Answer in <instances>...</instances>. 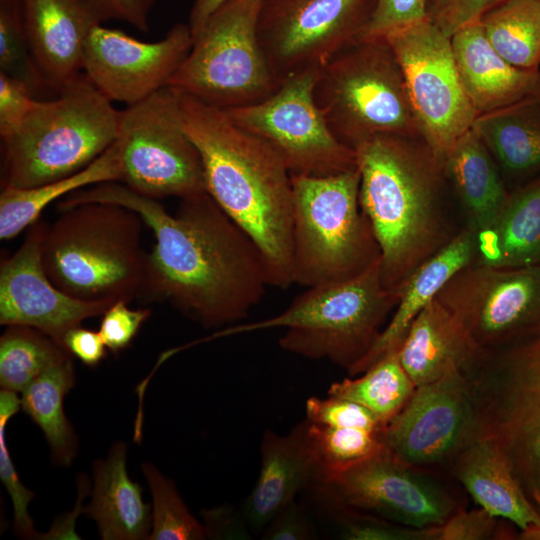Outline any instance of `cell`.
<instances>
[{
  "mask_svg": "<svg viewBox=\"0 0 540 540\" xmlns=\"http://www.w3.org/2000/svg\"><path fill=\"white\" fill-rule=\"evenodd\" d=\"M85 202L134 210L153 232L139 299L168 302L203 327L220 328L245 319L270 286L256 244L207 192L180 199L171 214L158 200L111 181L74 191L57 208Z\"/></svg>",
  "mask_w": 540,
  "mask_h": 540,
  "instance_id": "1",
  "label": "cell"
},
{
  "mask_svg": "<svg viewBox=\"0 0 540 540\" xmlns=\"http://www.w3.org/2000/svg\"><path fill=\"white\" fill-rule=\"evenodd\" d=\"M359 202L380 248V276L399 287L459 232L442 161L420 136H377L355 149ZM398 297V296H397Z\"/></svg>",
  "mask_w": 540,
  "mask_h": 540,
  "instance_id": "2",
  "label": "cell"
},
{
  "mask_svg": "<svg viewBox=\"0 0 540 540\" xmlns=\"http://www.w3.org/2000/svg\"><path fill=\"white\" fill-rule=\"evenodd\" d=\"M180 102L184 127L201 156L207 193L256 244L270 286L288 288L293 284L290 171L224 110L182 92Z\"/></svg>",
  "mask_w": 540,
  "mask_h": 540,
  "instance_id": "3",
  "label": "cell"
},
{
  "mask_svg": "<svg viewBox=\"0 0 540 540\" xmlns=\"http://www.w3.org/2000/svg\"><path fill=\"white\" fill-rule=\"evenodd\" d=\"M46 226L41 259L52 283L86 301L138 297L147 253L141 245L142 218L108 202H85L63 209Z\"/></svg>",
  "mask_w": 540,
  "mask_h": 540,
  "instance_id": "4",
  "label": "cell"
},
{
  "mask_svg": "<svg viewBox=\"0 0 540 540\" xmlns=\"http://www.w3.org/2000/svg\"><path fill=\"white\" fill-rule=\"evenodd\" d=\"M121 111L78 75L56 98L39 100L1 137L2 188H30L71 176L116 141Z\"/></svg>",
  "mask_w": 540,
  "mask_h": 540,
  "instance_id": "5",
  "label": "cell"
},
{
  "mask_svg": "<svg viewBox=\"0 0 540 540\" xmlns=\"http://www.w3.org/2000/svg\"><path fill=\"white\" fill-rule=\"evenodd\" d=\"M398 301L384 287L380 260L358 276L308 287L281 313L229 326L209 338L284 328L279 346L312 360H329L347 373L370 351Z\"/></svg>",
  "mask_w": 540,
  "mask_h": 540,
  "instance_id": "6",
  "label": "cell"
},
{
  "mask_svg": "<svg viewBox=\"0 0 540 540\" xmlns=\"http://www.w3.org/2000/svg\"><path fill=\"white\" fill-rule=\"evenodd\" d=\"M360 174L292 176V282L314 287L358 276L380 260L359 202Z\"/></svg>",
  "mask_w": 540,
  "mask_h": 540,
  "instance_id": "7",
  "label": "cell"
},
{
  "mask_svg": "<svg viewBox=\"0 0 540 540\" xmlns=\"http://www.w3.org/2000/svg\"><path fill=\"white\" fill-rule=\"evenodd\" d=\"M313 97L333 135L353 150L382 135L422 137L384 37L360 38L336 54L319 70Z\"/></svg>",
  "mask_w": 540,
  "mask_h": 540,
  "instance_id": "8",
  "label": "cell"
},
{
  "mask_svg": "<svg viewBox=\"0 0 540 540\" xmlns=\"http://www.w3.org/2000/svg\"><path fill=\"white\" fill-rule=\"evenodd\" d=\"M465 373L479 435L498 446L540 517V335L481 357Z\"/></svg>",
  "mask_w": 540,
  "mask_h": 540,
  "instance_id": "9",
  "label": "cell"
},
{
  "mask_svg": "<svg viewBox=\"0 0 540 540\" xmlns=\"http://www.w3.org/2000/svg\"><path fill=\"white\" fill-rule=\"evenodd\" d=\"M264 0H229L193 36L190 52L167 86L222 110L261 102L281 85L259 44Z\"/></svg>",
  "mask_w": 540,
  "mask_h": 540,
  "instance_id": "10",
  "label": "cell"
},
{
  "mask_svg": "<svg viewBox=\"0 0 540 540\" xmlns=\"http://www.w3.org/2000/svg\"><path fill=\"white\" fill-rule=\"evenodd\" d=\"M120 182L152 199L206 191L200 153L183 121L180 92L166 86L121 110L116 141Z\"/></svg>",
  "mask_w": 540,
  "mask_h": 540,
  "instance_id": "11",
  "label": "cell"
},
{
  "mask_svg": "<svg viewBox=\"0 0 540 540\" xmlns=\"http://www.w3.org/2000/svg\"><path fill=\"white\" fill-rule=\"evenodd\" d=\"M439 474L413 467L386 447L336 470H319L311 488L326 501L414 528L438 527L464 509Z\"/></svg>",
  "mask_w": 540,
  "mask_h": 540,
  "instance_id": "12",
  "label": "cell"
},
{
  "mask_svg": "<svg viewBox=\"0 0 540 540\" xmlns=\"http://www.w3.org/2000/svg\"><path fill=\"white\" fill-rule=\"evenodd\" d=\"M436 297L459 321L481 356L540 335V266L473 262L458 271Z\"/></svg>",
  "mask_w": 540,
  "mask_h": 540,
  "instance_id": "13",
  "label": "cell"
},
{
  "mask_svg": "<svg viewBox=\"0 0 540 540\" xmlns=\"http://www.w3.org/2000/svg\"><path fill=\"white\" fill-rule=\"evenodd\" d=\"M319 70L286 79L261 102L224 110L235 125L266 143L292 176H329L357 169L355 150L333 135L314 101Z\"/></svg>",
  "mask_w": 540,
  "mask_h": 540,
  "instance_id": "14",
  "label": "cell"
},
{
  "mask_svg": "<svg viewBox=\"0 0 540 540\" xmlns=\"http://www.w3.org/2000/svg\"><path fill=\"white\" fill-rule=\"evenodd\" d=\"M377 0H264L257 34L268 66L281 84L321 69L361 38Z\"/></svg>",
  "mask_w": 540,
  "mask_h": 540,
  "instance_id": "15",
  "label": "cell"
},
{
  "mask_svg": "<svg viewBox=\"0 0 540 540\" xmlns=\"http://www.w3.org/2000/svg\"><path fill=\"white\" fill-rule=\"evenodd\" d=\"M384 38L401 65L420 134L442 161L477 117L459 77L451 38L427 18Z\"/></svg>",
  "mask_w": 540,
  "mask_h": 540,
  "instance_id": "16",
  "label": "cell"
},
{
  "mask_svg": "<svg viewBox=\"0 0 540 540\" xmlns=\"http://www.w3.org/2000/svg\"><path fill=\"white\" fill-rule=\"evenodd\" d=\"M478 436L473 391L464 371L456 370L417 386L386 424L383 442L405 463L439 474Z\"/></svg>",
  "mask_w": 540,
  "mask_h": 540,
  "instance_id": "17",
  "label": "cell"
},
{
  "mask_svg": "<svg viewBox=\"0 0 540 540\" xmlns=\"http://www.w3.org/2000/svg\"><path fill=\"white\" fill-rule=\"evenodd\" d=\"M192 44L191 29L184 23L175 24L155 42L98 24L86 41L82 69L110 101L129 106L166 87Z\"/></svg>",
  "mask_w": 540,
  "mask_h": 540,
  "instance_id": "18",
  "label": "cell"
},
{
  "mask_svg": "<svg viewBox=\"0 0 540 540\" xmlns=\"http://www.w3.org/2000/svg\"><path fill=\"white\" fill-rule=\"evenodd\" d=\"M46 226L37 220L16 252L1 261L0 324L35 328L63 346L70 329L102 315L114 302L81 300L52 283L41 259Z\"/></svg>",
  "mask_w": 540,
  "mask_h": 540,
  "instance_id": "19",
  "label": "cell"
},
{
  "mask_svg": "<svg viewBox=\"0 0 540 540\" xmlns=\"http://www.w3.org/2000/svg\"><path fill=\"white\" fill-rule=\"evenodd\" d=\"M319 470L306 419L286 435L267 429L261 440L259 474L242 510L250 529H264L301 490L311 486Z\"/></svg>",
  "mask_w": 540,
  "mask_h": 540,
  "instance_id": "20",
  "label": "cell"
},
{
  "mask_svg": "<svg viewBox=\"0 0 540 540\" xmlns=\"http://www.w3.org/2000/svg\"><path fill=\"white\" fill-rule=\"evenodd\" d=\"M33 59L58 92L80 75L86 41L102 21L85 0H23Z\"/></svg>",
  "mask_w": 540,
  "mask_h": 540,
  "instance_id": "21",
  "label": "cell"
},
{
  "mask_svg": "<svg viewBox=\"0 0 540 540\" xmlns=\"http://www.w3.org/2000/svg\"><path fill=\"white\" fill-rule=\"evenodd\" d=\"M459 77L477 116L540 94V71L518 68L488 41L480 21L451 36Z\"/></svg>",
  "mask_w": 540,
  "mask_h": 540,
  "instance_id": "22",
  "label": "cell"
},
{
  "mask_svg": "<svg viewBox=\"0 0 540 540\" xmlns=\"http://www.w3.org/2000/svg\"><path fill=\"white\" fill-rule=\"evenodd\" d=\"M475 255V233L465 227L421 264L399 287L389 322L370 351L348 372L349 376L359 375L381 358L398 352L418 314L458 271L475 261Z\"/></svg>",
  "mask_w": 540,
  "mask_h": 540,
  "instance_id": "23",
  "label": "cell"
},
{
  "mask_svg": "<svg viewBox=\"0 0 540 540\" xmlns=\"http://www.w3.org/2000/svg\"><path fill=\"white\" fill-rule=\"evenodd\" d=\"M448 472L479 507L518 527L521 538L540 539V517L490 438L476 437L456 456Z\"/></svg>",
  "mask_w": 540,
  "mask_h": 540,
  "instance_id": "24",
  "label": "cell"
},
{
  "mask_svg": "<svg viewBox=\"0 0 540 540\" xmlns=\"http://www.w3.org/2000/svg\"><path fill=\"white\" fill-rule=\"evenodd\" d=\"M480 356L462 325L437 297L415 318L398 351L416 387L464 370Z\"/></svg>",
  "mask_w": 540,
  "mask_h": 540,
  "instance_id": "25",
  "label": "cell"
},
{
  "mask_svg": "<svg viewBox=\"0 0 540 540\" xmlns=\"http://www.w3.org/2000/svg\"><path fill=\"white\" fill-rule=\"evenodd\" d=\"M127 445L114 442L105 459L92 466L91 501L82 512L97 524L103 540L148 539L152 507L143 501L141 486L126 469Z\"/></svg>",
  "mask_w": 540,
  "mask_h": 540,
  "instance_id": "26",
  "label": "cell"
},
{
  "mask_svg": "<svg viewBox=\"0 0 540 540\" xmlns=\"http://www.w3.org/2000/svg\"><path fill=\"white\" fill-rule=\"evenodd\" d=\"M471 129L510 191L540 175V94L477 116Z\"/></svg>",
  "mask_w": 540,
  "mask_h": 540,
  "instance_id": "27",
  "label": "cell"
},
{
  "mask_svg": "<svg viewBox=\"0 0 540 540\" xmlns=\"http://www.w3.org/2000/svg\"><path fill=\"white\" fill-rule=\"evenodd\" d=\"M442 165L465 213L466 227L474 233L488 228L505 206L510 190L484 143L468 130L444 154Z\"/></svg>",
  "mask_w": 540,
  "mask_h": 540,
  "instance_id": "28",
  "label": "cell"
},
{
  "mask_svg": "<svg viewBox=\"0 0 540 540\" xmlns=\"http://www.w3.org/2000/svg\"><path fill=\"white\" fill-rule=\"evenodd\" d=\"M474 263L540 266V175L512 189L495 221L475 233Z\"/></svg>",
  "mask_w": 540,
  "mask_h": 540,
  "instance_id": "29",
  "label": "cell"
},
{
  "mask_svg": "<svg viewBox=\"0 0 540 540\" xmlns=\"http://www.w3.org/2000/svg\"><path fill=\"white\" fill-rule=\"evenodd\" d=\"M121 175L119 152L113 143L90 165L71 176L30 188H2L0 239H13L29 228L53 201L98 183L120 182Z\"/></svg>",
  "mask_w": 540,
  "mask_h": 540,
  "instance_id": "30",
  "label": "cell"
},
{
  "mask_svg": "<svg viewBox=\"0 0 540 540\" xmlns=\"http://www.w3.org/2000/svg\"><path fill=\"white\" fill-rule=\"evenodd\" d=\"M76 375L70 353L43 371L21 394V409L41 428L57 466H70L77 456L78 438L64 412V397Z\"/></svg>",
  "mask_w": 540,
  "mask_h": 540,
  "instance_id": "31",
  "label": "cell"
},
{
  "mask_svg": "<svg viewBox=\"0 0 540 540\" xmlns=\"http://www.w3.org/2000/svg\"><path fill=\"white\" fill-rule=\"evenodd\" d=\"M492 47L525 70L540 66V0H505L479 20Z\"/></svg>",
  "mask_w": 540,
  "mask_h": 540,
  "instance_id": "32",
  "label": "cell"
},
{
  "mask_svg": "<svg viewBox=\"0 0 540 540\" xmlns=\"http://www.w3.org/2000/svg\"><path fill=\"white\" fill-rule=\"evenodd\" d=\"M415 388L396 352L359 375L332 383L328 396L354 401L387 424L404 407Z\"/></svg>",
  "mask_w": 540,
  "mask_h": 540,
  "instance_id": "33",
  "label": "cell"
},
{
  "mask_svg": "<svg viewBox=\"0 0 540 540\" xmlns=\"http://www.w3.org/2000/svg\"><path fill=\"white\" fill-rule=\"evenodd\" d=\"M68 353L35 328L7 326L0 338L1 389L22 393L51 364Z\"/></svg>",
  "mask_w": 540,
  "mask_h": 540,
  "instance_id": "34",
  "label": "cell"
},
{
  "mask_svg": "<svg viewBox=\"0 0 540 540\" xmlns=\"http://www.w3.org/2000/svg\"><path fill=\"white\" fill-rule=\"evenodd\" d=\"M142 473L152 496V529L149 540L207 539L204 525L191 513L172 480L153 464L144 462Z\"/></svg>",
  "mask_w": 540,
  "mask_h": 540,
  "instance_id": "35",
  "label": "cell"
},
{
  "mask_svg": "<svg viewBox=\"0 0 540 540\" xmlns=\"http://www.w3.org/2000/svg\"><path fill=\"white\" fill-rule=\"evenodd\" d=\"M0 72L27 84L35 96L54 91L31 54L23 0H0Z\"/></svg>",
  "mask_w": 540,
  "mask_h": 540,
  "instance_id": "36",
  "label": "cell"
},
{
  "mask_svg": "<svg viewBox=\"0 0 540 540\" xmlns=\"http://www.w3.org/2000/svg\"><path fill=\"white\" fill-rule=\"evenodd\" d=\"M308 424L320 470L348 467L385 448L384 430Z\"/></svg>",
  "mask_w": 540,
  "mask_h": 540,
  "instance_id": "37",
  "label": "cell"
},
{
  "mask_svg": "<svg viewBox=\"0 0 540 540\" xmlns=\"http://www.w3.org/2000/svg\"><path fill=\"white\" fill-rule=\"evenodd\" d=\"M329 513L336 535L346 540H438L439 526L414 528L318 500Z\"/></svg>",
  "mask_w": 540,
  "mask_h": 540,
  "instance_id": "38",
  "label": "cell"
},
{
  "mask_svg": "<svg viewBox=\"0 0 540 540\" xmlns=\"http://www.w3.org/2000/svg\"><path fill=\"white\" fill-rule=\"evenodd\" d=\"M21 409V400L16 392L0 391V479L13 505V530L20 538H37L33 519L28 507L35 494L26 488L17 473L6 442L8 421Z\"/></svg>",
  "mask_w": 540,
  "mask_h": 540,
  "instance_id": "39",
  "label": "cell"
},
{
  "mask_svg": "<svg viewBox=\"0 0 540 540\" xmlns=\"http://www.w3.org/2000/svg\"><path fill=\"white\" fill-rule=\"evenodd\" d=\"M306 420L320 425L384 430L386 424L364 406L343 398L310 397L305 403Z\"/></svg>",
  "mask_w": 540,
  "mask_h": 540,
  "instance_id": "40",
  "label": "cell"
},
{
  "mask_svg": "<svg viewBox=\"0 0 540 540\" xmlns=\"http://www.w3.org/2000/svg\"><path fill=\"white\" fill-rule=\"evenodd\" d=\"M128 302L117 300L102 314L99 333L107 349L116 354L126 349L150 317L148 308L132 309Z\"/></svg>",
  "mask_w": 540,
  "mask_h": 540,
  "instance_id": "41",
  "label": "cell"
},
{
  "mask_svg": "<svg viewBox=\"0 0 540 540\" xmlns=\"http://www.w3.org/2000/svg\"><path fill=\"white\" fill-rule=\"evenodd\" d=\"M505 0H428L426 18L445 35L479 21L489 10Z\"/></svg>",
  "mask_w": 540,
  "mask_h": 540,
  "instance_id": "42",
  "label": "cell"
},
{
  "mask_svg": "<svg viewBox=\"0 0 540 540\" xmlns=\"http://www.w3.org/2000/svg\"><path fill=\"white\" fill-rule=\"evenodd\" d=\"M428 0H377L361 38L385 37L390 32L426 18Z\"/></svg>",
  "mask_w": 540,
  "mask_h": 540,
  "instance_id": "43",
  "label": "cell"
},
{
  "mask_svg": "<svg viewBox=\"0 0 540 540\" xmlns=\"http://www.w3.org/2000/svg\"><path fill=\"white\" fill-rule=\"evenodd\" d=\"M499 518L485 509H461L439 526L438 540H485L500 536Z\"/></svg>",
  "mask_w": 540,
  "mask_h": 540,
  "instance_id": "44",
  "label": "cell"
},
{
  "mask_svg": "<svg viewBox=\"0 0 540 540\" xmlns=\"http://www.w3.org/2000/svg\"><path fill=\"white\" fill-rule=\"evenodd\" d=\"M36 101L27 84L0 72V136L14 131Z\"/></svg>",
  "mask_w": 540,
  "mask_h": 540,
  "instance_id": "45",
  "label": "cell"
},
{
  "mask_svg": "<svg viewBox=\"0 0 540 540\" xmlns=\"http://www.w3.org/2000/svg\"><path fill=\"white\" fill-rule=\"evenodd\" d=\"M263 540H311L315 528L302 506L292 501L281 509L263 529Z\"/></svg>",
  "mask_w": 540,
  "mask_h": 540,
  "instance_id": "46",
  "label": "cell"
},
{
  "mask_svg": "<svg viewBox=\"0 0 540 540\" xmlns=\"http://www.w3.org/2000/svg\"><path fill=\"white\" fill-rule=\"evenodd\" d=\"M103 21L118 20L139 31L149 30V18L156 0H85Z\"/></svg>",
  "mask_w": 540,
  "mask_h": 540,
  "instance_id": "47",
  "label": "cell"
},
{
  "mask_svg": "<svg viewBox=\"0 0 540 540\" xmlns=\"http://www.w3.org/2000/svg\"><path fill=\"white\" fill-rule=\"evenodd\" d=\"M207 538L252 539L251 529L242 512L232 507H220L203 513Z\"/></svg>",
  "mask_w": 540,
  "mask_h": 540,
  "instance_id": "48",
  "label": "cell"
},
{
  "mask_svg": "<svg viewBox=\"0 0 540 540\" xmlns=\"http://www.w3.org/2000/svg\"><path fill=\"white\" fill-rule=\"evenodd\" d=\"M63 346L72 355L89 367L97 366L106 356V345L99 333L80 326L70 329Z\"/></svg>",
  "mask_w": 540,
  "mask_h": 540,
  "instance_id": "49",
  "label": "cell"
},
{
  "mask_svg": "<svg viewBox=\"0 0 540 540\" xmlns=\"http://www.w3.org/2000/svg\"><path fill=\"white\" fill-rule=\"evenodd\" d=\"M229 0H194L189 14L188 25L194 36L206 20Z\"/></svg>",
  "mask_w": 540,
  "mask_h": 540,
  "instance_id": "50",
  "label": "cell"
}]
</instances>
